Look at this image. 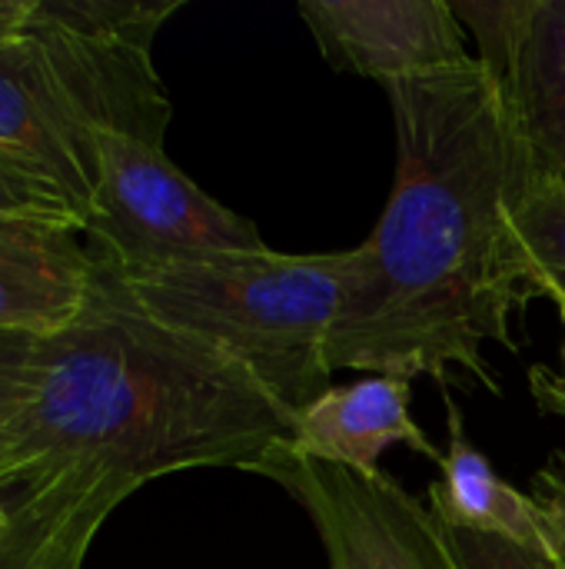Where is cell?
Returning a JSON list of instances; mask_svg holds the SVG:
<instances>
[{
  "label": "cell",
  "mask_w": 565,
  "mask_h": 569,
  "mask_svg": "<svg viewBox=\"0 0 565 569\" xmlns=\"http://www.w3.org/2000/svg\"><path fill=\"white\" fill-rule=\"evenodd\" d=\"M396 177L376 230L350 250L330 333V370L430 377L500 390L486 343L519 353L513 317L529 303L513 213L539 177L496 73L483 60L383 87Z\"/></svg>",
  "instance_id": "1"
},
{
  "label": "cell",
  "mask_w": 565,
  "mask_h": 569,
  "mask_svg": "<svg viewBox=\"0 0 565 569\" xmlns=\"http://www.w3.org/2000/svg\"><path fill=\"white\" fill-rule=\"evenodd\" d=\"M293 417L240 363L150 317L100 263L83 317L40 343V380L0 430V490L73 487L120 507L150 480L253 470Z\"/></svg>",
  "instance_id": "2"
},
{
  "label": "cell",
  "mask_w": 565,
  "mask_h": 569,
  "mask_svg": "<svg viewBox=\"0 0 565 569\" xmlns=\"http://www.w3.org/2000/svg\"><path fill=\"white\" fill-rule=\"evenodd\" d=\"M350 263V250L276 253L266 247L117 277L150 317L230 357L290 413H300L330 390L326 347Z\"/></svg>",
  "instance_id": "3"
},
{
  "label": "cell",
  "mask_w": 565,
  "mask_h": 569,
  "mask_svg": "<svg viewBox=\"0 0 565 569\" xmlns=\"http://www.w3.org/2000/svg\"><path fill=\"white\" fill-rule=\"evenodd\" d=\"M183 0H33L27 43L77 123L163 147L173 107L153 40Z\"/></svg>",
  "instance_id": "4"
},
{
  "label": "cell",
  "mask_w": 565,
  "mask_h": 569,
  "mask_svg": "<svg viewBox=\"0 0 565 569\" xmlns=\"http://www.w3.org/2000/svg\"><path fill=\"white\" fill-rule=\"evenodd\" d=\"M97 190L83 233L97 260L120 277L256 253L270 243L256 223L196 187L157 143L97 137Z\"/></svg>",
  "instance_id": "5"
},
{
  "label": "cell",
  "mask_w": 565,
  "mask_h": 569,
  "mask_svg": "<svg viewBox=\"0 0 565 569\" xmlns=\"http://www.w3.org/2000/svg\"><path fill=\"white\" fill-rule=\"evenodd\" d=\"M250 473L310 517L330 569H460L433 510L383 470L326 463L283 440Z\"/></svg>",
  "instance_id": "6"
},
{
  "label": "cell",
  "mask_w": 565,
  "mask_h": 569,
  "mask_svg": "<svg viewBox=\"0 0 565 569\" xmlns=\"http://www.w3.org/2000/svg\"><path fill=\"white\" fill-rule=\"evenodd\" d=\"M539 177L565 173V0H456Z\"/></svg>",
  "instance_id": "7"
},
{
  "label": "cell",
  "mask_w": 565,
  "mask_h": 569,
  "mask_svg": "<svg viewBox=\"0 0 565 569\" xmlns=\"http://www.w3.org/2000/svg\"><path fill=\"white\" fill-rule=\"evenodd\" d=\"M296 10L326 63L380 87L476 57L446 0H300Z\"/></svg>",
  "instance_id": "8"
},
{
  "label": "cell",
  "mask_w": 565,
  "mask_h": 569,
  "mask_svg": "<svg viewBox=\"0 0 565 569\" xmlns=\"http://www.w3.org/2000/svg\"><path fill=\"white\" fill-rule=\"evenodd\" d=\"M100 260L77 220L0 213V333L50 340L93 300Z\"/></svg>",
  "instance_id": "9"
},
{
  "label": "cell",
  "mask_w": 565,
  "mask_h": 569,
  "mask_svg": "<svg viewBox=\"0 0 565 569\" xmlns=\"http://www.w3.org/2000/svg\"><path fill=\"white\" fill-rule=\"evenodd\" d=\"M0 153L53 183L87 223L97 147L43 73L27 37L0 47Z\"/></svg>",
  "instance_id": "10"
},
{
  "label": "cell",
  "mask_w": 565,
  "mask_h": 569,
  "mask_svg": "<svg viewBox=\"0 0 565 569\" xmlns=\"http://www.w3.org/2000/svg\"><path fill=\"white\" fill-rule=\"evenodd\" d=\"M413 390L400 377H363L350 387H330L293 417L290 447L356 470H380L386 447L403 443L430 463H443V450L423 433L410 410Z\"/></svg>",
  "instance_id": "11"
},
{
  "label": "cell",
  "mask_w": 565,
  "mask_h": 569,
  "mask_svg": "<svg viewBox=\"0 0 565 569\" xmlns=\"http://www.w3.org/2000/svg\"><path fill=\"white\" fill-rule=\"evenodd\" d=\"M446 433L450 443L443 450L440 480L430 487L433 517L446 527L546 547L533 500L493 470L486 453H480V447L470 440L463 413L453 400H446Z\"/></svg>",
  "instance_id": "12"
},
{
  "label": "cell",
  "mask_w": 565,
  "mask_h": 569,
  "mask_svg": "<svg viewBox=\"0 0 565 569\" xmlns=\"http://www.w3.org/2000/svg\"><path fill=\"white\" fill-rule=\"evenodd\" d=\"M0 493L17 503V523L0 540V569H80L100 527L117 510L110 500L73 487Z\"/></svg>",
  "instance_id": "13"
},
{
  "label": "cell",
  "mask_w": 565,
  "mask_h": 569,
  "mask_svg": "<svg viewBox=\"0 0 565 569\" xmlns=\"http://www.w3.org/2000/svg\"><path fill=\"white\" fill-rule=\"evenodd\" d=\"M513 253L526 300H565V180L536 177L513 213Z\"/></svg>",
  "instance_id": "14"
},
{
  "label": "cell",
  "mask_w": 565,
  "mask_h": 569,
  "mask_svg": "<svg viewBox=\"0 0 565 569\" xmlns=\"http://www.w3.org/2000/svg\"><path fill=\"white\" fill-rule=\"evenodd\" d=\"M440 530H443V540H446V547H450L460 569H565L549 553V547L519 543L509 537L446 527V523H440Z\"/></svg>",
  "instance_id": "15"
},
{
  "label": "cell",
  "mask_w": 565,
  "mask_h": 569,
  "mask_svg": "<svg viewBox=\"0 0 565 569\" xmlns=\"http://www.w3.org/2000/svg\"><path fill=\"white\" fill-rule=\"evenodd\" d=\"M40 343L23 333H0V430L27 407L40 380Z\"/></svg>",
  "instance_id": "16"
},
{
  "label": "cell",
  "mask_w": 565,
  "mask_h": 569,
  "mask_svg": "<svg viewBox=\"0 0 565 569\" xmlns=\"http://www.w3.org/2000/svg\"><path fill=\"white\" fill-rule=\"evenodd\" d=\"M0 213H43V217H67V220H80L77 207L43 177L30 173L27 167L7 160L0 153Z\"/></svg>",
  "instance_id": "17"
},
{
  "label": "cell",
  "mask_w": 565,
  "mask_h": 569,
  "mask_svg": "<svg viewBox=\"0 0 565 569\" xmlns=\"http://www.w3.org/2000/svg\"><path fill=\"white\" fill-rule=\"evenodd\" d=\"M526 497L536 507L543 540L549 553L565 567V450H553L533 473Z\"/></svg>",
  "instance_id": "18"
},
{
  "label": "cell",
  "mask_w": 565,
  "mask_h": 569,
  "mask_svg": "<svg viewBox=\"0 0 565 569\" xmlns=\"http://www.w3.org/2000/svg\"><path fill=\"white\" fill-rule=\"evenodd\" d=\"M529 390H533V400L543 413H553V417H563L565 420V383L563 377H556L549 367L536 363L529 370Z\"/></svg>",
  "instance_id": "19"
},
{
  "label": "cell",
  "mask_w": 565,
  "mask_h": 569,
  "mask_svg": "<svg viewBox=\"0 0 565 569\" xmlns=\"http://www.w3.org/2000/svg\"><path fill=\"white\" fill-rule=\"evenodd\" d=\"M33 0H0V47L27 33Z\"/></svg>",
  "instance_id": "20"
},
{
  "label": "cell",
  "mask_w": 565,
  "mask_h": 569,
  "mask_svg": "<svg viewBox=\"0 0 565 569\" xmlns=\"http://www.w3.org/2000/svg\"><path fill=\"white\" fill-rule=\"evenodd\" d=\"M13 523H17V503L7 493H0V540L13 530Z\"/></svg>",
  "instance_id": "21"
},
{
  "label": "cell",
  "mask_w": 565,
  "mask_h": 569,
  "mask_svg": "<svg viewBox=\"0 0 565 569\" xmlns=\"http://www.w3.org/2000/svg\"><path fill=\"white\" fill-rule=\"evenodd\" d=\"M556 303V310H559V317H563V327H565V300H553ZM563 360H565V347H563Z\"/></svg>",
  "instance_id": "22"
},
{
  "label": "cell",
  "mask_w": 565,
  "mask_h": 569,
  "mask_svg": "<svg viewBox=\"0 0 565 569\" xmlns=\"http://www.w3.org/2000/svg\"><path fill=\"white\" fill-rule=\"evenodd\" d=\"M563 180H565V173H563Z\"/></svg>",
  "instance_id": "23"
}]
</instances>
